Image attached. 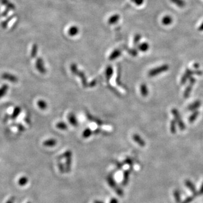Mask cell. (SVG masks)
<instances>
[{"label": "cell", "instance_id": "cell-1", "mask_svg": "<svg viewBox=\"0 0 203 203\" xmlns=\"http://www.w3.org/2000/svg\"><path fill=\"white\" fill-rule=\"evenodd\" d=\"M168 69H169V66L167 64H164L159 67H157L150 70L148 72V76L150 77L156 76L161 73L168 71Z\"/></svg>", "mask_w": 203, "mask_h": 203}, {"label": "cell", "instance_id": "cell-2", "mask_svg": "<svg viewBox=\"0 0 203 203\" xmlns=\"http://www.w3.org/2000/svg\"><path fill=\"white\" fill-rule=\"evenodd\" d=\"M172 112L173 114L174 117L175 118L176 120L177 121V123H178L179 128L182 130H183L186 128V127H185L184 123H183V121H182V119H181V116H180V114H179L177 110L173 108L172 110Z\"/></svg>", "mask_w": 203, "mask_h": 203}, {"label": "cell", "instance_id": "cell-3", "mask_svg": "<svg viewBox=\"0 0 203 203\" xmlns=\"http://www.w3.org/2000/svg\"><path fill=\"white\" fill-rule=\"evenodd\" d=\"M202 73H203L201 72V71H195V72H194V71H191L190 69H187L186 70L185 73L184 74V75L182 77V79H181V84H185L186 82V80L188 78H190L191 75H193V74H196V75H202Z\"/></svg>", "mask_w": 203, "mask_h": 203}, {"label": "cell", "instance_id": "cell-4", "mask_svg": "<svg viewBox=\"0 0 203 203\" xmlns=\"http://www.w3.org/2000/svg\"><path fill=\"white\" fill-rule=\"evenodd\" d=\"M79 32H80V29L76 25H72L68 30V34L71 37L76 36L79 34Z\"/></svg>", "mask_w": 203, "mask_h": 203}, {"label": "cell", "instance_id": "cell-5", "mask_svg": "<svg viewBox=\"0 0 203 203\" xmlns=\"http://www.w3.org/2000/svg\"><path fill=\"white\" fill-rule=\"evenodd\" d=\"M36 67L40 73H46V69L44 67V62L42 58H38L36 60Z\"/></svg>", "mask_w": 203, "mask_h": 203}, {"label": "cell", "instance_id": "cell-6", "mask_svg": "<svg viewBox=\"0 0 203 203\" xmlns=\"http://www.w3.org/2000/svg\"><path fill=\"white\" fill-rule=\"evenodd\" d=\"M120 16L118 14H115L108 18V23L110 25H114L118 23V21H120Z\"/></svg>", "mask_w": 203, "mask_h": 203}, {"label": "cell", "instance_id": "cell-7", "mask_svg": "<svg viewBox=\"0 0 203 203\" xmlns=\"http://www.w3.org/2000/svg\"><path fill=\"white\" fill-rule=\"evenodd\" d=\"M121 55V51L119 49H115L110 54L108 58L110 60H114L118 59Z\"/></svg>", "mask_w": 203, "mask_h": 203}, {"label": "cell", "instance_id": "cell-8", "mask_svg": "<svg viewBox=\"0 0 203 203\" xmlns=\"http://www.w3.org/2000/svg\"><path fill=\"white\" fill-rule=\"evenodd\" d=\"M185 186L190 190L193 193V194H196L198 193V191H196V187L194 185V183L191 182L190 180L187 179L185 182Z\"/></svg>", "mask_w": 203, "mask_h": 203}, {"label": "cell", "instance_id": "cell-9", "mask_svg": "<svg viewBox=\"0 0 203 203\" xmlns=\"http://www.w3.org/2000/svg\"><path fill=\"white\" fill-rule=\"evenodd\" d=\"M57 143V141L55 139H49L46 140L43 142V145L46 147H54Z\"/></svg>", "mask_w": 203, "mask_h": 203}, {"label": "cell", "instance_id": "cell-10", "mask_svg": "<svg viewBox=\"0 0 203 203\" xmlns=\"http://www.w3.org/2000/svg\"><path fill=\"white\" fill-rule=\"evenodd\" d=\"M133 140L135 141V142H137V143L140 146L144 147L145 146V144H146L145 142L141 138V137L138 134H134L133 137Z\"/></svg>", "mask_w": 203, "mask_h": 203}, {"label": "cell", "instance_id": "cell-11", "mask_svg": "<svg viewBox=\"0 0 203 203\" xmlns=\"http://www.w3.org/2000/svg\"><path fill=\"white\" fill-rule=\"evenodd\" d=\"M172 22H173V19L169 15H166L165 17H163L161 20L162 24L164 25H170L172 23Z\"/></svg>", "mask_w": 203, "mask_h": 203}, {"label": "cell", "instance_id": "cell-12", "mask_svg": "<svg viewBox=\"0 0 203 203\" xmlns=\"http://www.w3.org/2000/svg\"><path fill=\"white\" fill-rule=\"evenodd\" d=\"M1 2L4 5H5L6 8H8V9L12 10H15V5L13 4V3H11L10 1H9L8 0H1Z\"/></svg>", "mask_w": 203, "mask_h": 203}, {"label": "cell", "instance_id": "cell-13", "mask_svg": "<svg viewBox=\"0 0 203 203\" xmlns=\"http://www.w3.org/2000/svg\"><path fill=\"white\" fill-rule=\"evenodd\" d=\"M201 105V102L200 101H196L188 107V110H190V111L196 110V109H197V108L200 107Z\"/></svg>", "mask_w": 203, "mask_h": 203}, {"label": "cell", "instance_id": "cell-14", "mask_svg": "<svg viewBox=\"0 0 203 203\" xmlns=\"http://www.w3.org/2000/svg\"><path fill=\"white\" fill-rule=\"evenodd\" d=\"M173 4L179 8H184L186 6V2L184 0H170Z\"/></svg>", "mask_w": 203, "mask_h": 203}, {"label": "cell", "instance_id": "cell-15", "mask_svg": "<svg viewBox=\"0 0 203 203\" xmlns=\"http://www.w3.org/2000/svg\"><path fill=\"white\" fill-rule=\"evenodd\" d=\"M138 49L142 52H146L149 49V45L147 42H142L138 45Z\"/></svg>", "mask_w": 203, "mask_h": 203}, {"label": "cell", "instance_id": "cell-16", "mask_svg": "<svg viewBox=\"0 0 203 203\" xmlns=\"http://www.w3.org/2000/svg\"><path fill=\"white\" fill-rule=\"evenodd\" d=\"M68 120L71 124L73 126H76L77 125V120L76 116L73 114H70L68 115Z\"/></svg>", "mask_w": 203, "mask_h": 203}, {"label": "cell", "instance_id": "cell-17", "mask_svg": "<svg viewBox=\"0 0 203 203\" xmlns=\"http://www.w3.org/2000/svg\"><path fill=\"white\" fill-rule=\"evenodd\" d=\"M173 196L175 201L177 203H180L181 201V196L180 194L179 191L178 190H175L173 192Z\"/></svg>", "mask_w": 203, "mask_h": 203}, {"label": "cell", "instance_id": "cell-18", "mask_svg": "<svg viewBox=\"0 0 203 203\" xmlns=\"http://www.w3.org/2000/svg\"><path fill=\"white\" fill-rule=\"evenodd\" d=\"M199 195L198 194V192L196 194H193L192 195H191L190 196L186 198V199H185L181 203H191L194 200L195 198L198 196Z\"/></svg>", "mask_w": 203, "mask_h": 203}, {"label": "cell", "instance_id": "cell-19", "mask_svg": "<svg viewBox=\"0 0 203 203\" xmlns=\"http://www.w3.org/2000/svg\"><path fill=\"white\" fill-rule=\"evenodd\" d=\"M140 92L143 97H147L148 95V90L146 86V85L143 84L140 86Z\"/></svg>", "mask_w": 203, "mask_h": 203}, {"label": "cell", "instance_id": "cell-20", "mask_svg": "<svg viewBox=\"0 0 203 203\" xmlns=\"http://www.w3.org/2000/svg\"><path fill=\"white\" fill-rule=\"evenodd\" d=\"M38 52V46L37 44H34L32 47L31 55L32 58H35L37 56V54Z\"/></svg>", "mask_w": 203, "mask_h": 203}, {"label": "cell", "instance_id": "cell-21", "mask_svg": "<svg viewBox=\"0 0 203 203\" xmlns=\"http://www.w3.org/2000/svg\"><path fill=\"white\" fill-rule=\"evenodd\" d=\"M37 105L38 107L42 110H46L47 107V102L44 101V100H40L37 102Z\"/></svg>", "mask_w": 203, "mask_h": 203}, {"label": "cell", "instance_id": "cell-22", "mask_svg": "<svg viewBox=\"0 0 203 203\" xmlns=\"http://www.w3.org/2000/svg\"><path fill=\"white\" fill-rule=\"evenodd\" d=\"M56 127L58 129H59L60 130H66L67 129V126L66 124L63 123V122H62V121L57 123L56 125Z\"/></svg>", "mask_w": 203, "mask_h": 203}, {"label": "cell", "instance_id": "cell-23", "mask_svg": "<svg viewBox=\"0 0 203 203\" xmlns=\"http://www.w3.org/2000/svg\"><path fill=\"white\" fill-rule=\"evenodd\" d=\"M106 72L107 78L108 80H109L110 79V77L112 76V72H113V69H112V67L111 66H108L107 67Z\"/></svg>", "mask_w": 203, "mask_h": 203}, {"label": "cell", "instance_id": "cell-24", "mask_svg": "<svg viewBox=\"0 0 203 203\" xmlns=\"http://www.w3.org/2000/svg\"><path fill=\"white\" fill-rule=\"evenodd\" d=\"M141 35L140 34H136L133 40V44L135 46H138L139 45V42L141 39Z\"/></svg>", "mask_w": 203, "mask_h": 203}, {"label": "cell", "instance_id": "cell-25", "mask_svg": "<svg viewBox=\"0 0 203 203\" xmlns=\"http://www.w3.org/2000/svg\"><path fill=\"white\" fill-rule=\"evenodd\" d=\"M199 112L197 111H196L193 114H191V116L190 117V118L188 119L189 122L191 123H193L195 120L196 119V118H197V117H198V116L199 115Z\"/></svg>", "mask_w": 203, "mask_h": 203}, {"label": "cell", "instance_id": "cell-26", "mask_svg": "<svg viewBox=\"0 0 203 203\" xmlns=\"http://www.w3.org/2000/svg\"><path fill=\"white\" fill-rule=\"evenodd\" d=\"M192 85L190 84V85L188 86V87L186 88V90L184 93V97L187 98L190 95V94L192 90Z\"/></svg>", "mask_w": 203, "mask_h": 203}, {"label": "cell", "instance_id": "cell-27", "mask_svg": "<svg viewBox=\"0 0 203 203\" xmlns=\"http://www.w3.org/2000/svg\"><path fill=\"white\" fill-rule=\"evenodd\" d=\"M91 134H92V130L90 129H86L83 132L82 136L85 138H88L90 136H91Z\"/></svg>", "mask_w": 203, "mask_h": 203}, {"label": "cell", "instance_id": "cell-28", "mask_svg": "<svg viewBox=\"0 0 203 203\" xmlns=\"http://www.w3.org/2000/svg\"><path fill=\"white\" fill-rule=\"evenodd\" d=\"M176 123L177 122L173 120L170 124V131L173 134L176 132Z\"/></svg>", "mask_w": 203, "mask_h": 203}, {"label": "cell", "instance_id": "cell-29", "mask_svg": "<svg viewBox=\"0 0 203 203\" xmlns=\"http://www.w3.org/2000/svg\"><path fill=\"white\" fill-rule=\"evenodd\" d=\"M129 171H125V174H124V182H123L124 185L127 184V183L128 182L129 177Z\"/></svg>", "mask_w": 203, "mask_h": 203}, {"label": "cell", "instance_id": "cell-30", "mask_svg": "<svg viewBox=\"0 0 203 203\" xmlns=\"http://www.w3.org/2000/svg\"><path fill=\"white\" fill-rule=\"evenodd\" d=\"M28 182V179L27 178L22 177L21 179L19 180V184L21 186H24Z\"/></svg>", "mask_w": 203, "mask_h": 203}, {"label": "cell", "instance_id": "cell-31", "mask_svg": "<svg viewBox=\"0 0 203 203\" xmlns=\"http://www.w3.org/2000/svg\"><path fill=\"white\" fill-rule=\"evenodd\" d=\"M132 2L137 6H140L143 4L144 0H130Z\"/></svg>", "mask_w": 203, "mask_h": 203}, {"label": "cell", "instance_id": "cell-32", "mask_svg": "<svg viewBox=\"0 0 203 203\" xmlns=\"http://www.w3.org/2000/svg\"><path fill=\"white\" fill-rule=\"evenodd\" d=\"M129 53L130 55L133 56H135L137 55H138V51L136 50V49H130L129 50Z\"/></svg>", "mask_w": 203, "mask_h": 203}, {"label": "cell", "instance_id": "cell-33", "mask_svg": "<svg viewBox=\"0 0 203 203\" xmlns=\"http://www.w3.org/2000/svg\"><path fill=\"white\" fill-rule=\"evenodd\" d=\"M4 78H5V79H10V80L14 81V82L17 81V79L15 77H14V76L13 77V76L7 75H4Z\"/></svg>", "mask_w": 203, "mask_h": 203}, {"label": "cell", "instance_id": "cell-34", "mask_svg": "<svg viewBox=\"0 0 203 203\" xmlns=\"http://www.w3.org/2000/svg\"><path fill=\"white\" fill-rule=\"evenodd\" d=\"M198 194H199V195H203V183H202V185H201V187H200V190H199V191H198Z\"/></svg>", "mask_w": 203, "mask_h": 203}, {"label": "cell", "instance_id": "cell-35", "mask_svg": "<svg viewBox=\"0 0 203 203\" xmlns=\"http://www.w3.org/2000/svg\"><path fill=\"white\" fill-rule=\"evenodd\" d=\"M10 10L8 9V8H6V10L4 12H3V13H2V17H5V16H6L7 14H8V11H9Z\"/></svg>", "mask_w": 203, "mask_h": 203}, {"label": "cell", "instance_id": "cell-36", "mask_svg": "<svg viewBox=\"0 0 203 203\" xmlns=\"http://www.w3.org/2000/svg\"><path fill=\"white\" fill-rule=\"evenodd\" d=\"M110 203H118V200L116 198H112L111 200Z\"/></svg>", "mask_w": 203, "mask_h": 203}, {"label": "cell", "instance_id": "cell-37", "mask_svg": "<svg viewBox=\"0 0 203 203\" xmlns=\"http://www.w3.org/2000/svg\"><path fill=\"white\" fill-rule=\"evenodd\" d=\"M198 31L200 32H203V22L200 25L198 28Z\"/></svg>", "mask_w": 203, "mask_h": 203}, {"label": "cell", "instance_id": "cell-38", "mask_svg": "<svg viewBox=\"0 0 203 203\" xmlns=\"http://www.w3.org/2000/svg\"><path fill=\"white\" fill-rule=\"evenodd\" d=\"M95 203H102V202H101V201H96V202H95Z\"/></svg>", "mask_w": 203, "mask_h": 203}, {"label": "cell", "instance_id": "cell-39", "mask_svg": "<svg viewBox=\"0 0 203 203\" xmlns=\"http://www.w3.org/2000/svg\"></svg>", "mask_w": 203, "mask_h": 203}]
</instances>
